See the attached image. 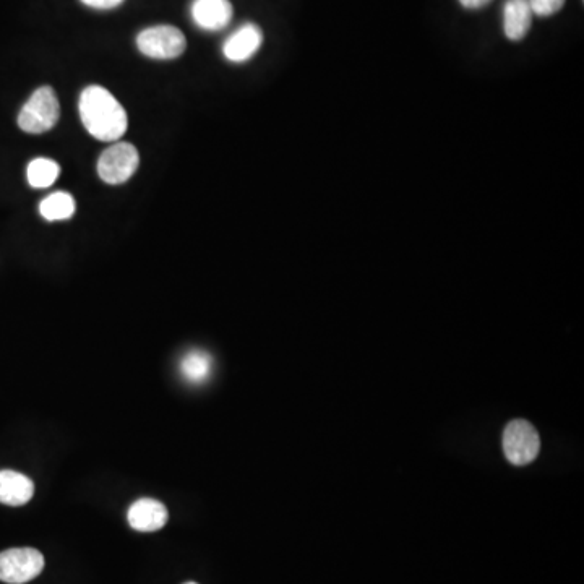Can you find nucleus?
I'll return each mask as SVG.
<instances>
[{
	"instance_id": "obj_17",
	"label": "nucleus",
	"mask_w": 584,
	"mask_h": 584,
	"mask_svg": "<svg viewBox=\"0 0 584 584\" xmlns=\"http://www.w3.org/2000/svg\"><path fill=\"white\" fill-rule=\"evenodd\" d=\"M458 2L466 10H479L484 9L492 0H458Z\"/></svg>"
},
{
	"instance_id": "obj_16",
	"label": "nucleus",
	"mask_w": 584,
	"mask_h": 584,
	"mask_svg": "<svg viewBox=\"0 0 584 584\" xmlns=\"http://www.w3.org/2000/svg\"><path fill=\"white\" fill-rule=\"evenodd\" d=\"M86 7L96 10H112L117 9L119 5L124 4L125 0H80Z\"/></svg>"
},
{
	"instance_id": "obj_10",
	"label": "nucleus",
	"mask_w": 584,
	"mask_h": 584,
	"mask_svg": "<svg viewBox=\"0 0 584 584\" xmlns=\"http://www.w3.org/2000/svg\"><path fill=\"white\" fill-rule=\"evenodd\" d=\"M35 495V484L30 477L4 469L0 471V503L9 507H22Z\"/></svg>"
},
{
	"instance_id": "obj_7",
	"label": "nucleus",
	"mask_w": 584,
	"mask_h": 584,
	"mask_svg": "<svg viewBox=\"0 0 584 584\" xmlns=\"http://www.w3.org/2000/svg\"><path fill=\"white\" fill-rule=\"evenodd\" d=\"M263 33L255 23H245L223 44V54L229 62L242 64L252 59L262 48Z\"/></svg>"
},
{
	"instance_id": "obj_11",
	"label": "nucleus",
	"mask_w": 584,
	"mask_h": 584,
	"mask_svg": "<svg viewBox=\"0 0 584 584\" xmlns=\"http://www.w3.org/2000/svg\"><path fill=\"white\" fill-rule=\"evenodd\" d=\"M533 25V12L528 0H507L503 7V33L510 41H521Z\"/></svg>"
},
{
	"instance_id": "obj_4",
	"label": "nucleus",
	"mask_w": 584,
	"mask_h": 584,
	"mask_svg": "<svg viewBox=\"0 0 584 584\" xmlns=\"http://www.w3.org/2000/svg\"><path fill=\"white\" fill-rule=\"evenodd\" d=\"M541 450V438L533 424L524 419L511 421L503 432V451L511 464L526 466L536 460Z\"/></svg>"
},
{
	"instance_id": "obj_1",
	"label": "nucleus",
	"mask_w": 584,
	"mask_h": 584,
	"mask_svg": "<svg viewBox=\"0 0 584 584\" xmlns=\"http://www.w3.org/2000/svg\"><path fill=\"white\" fill-rule=\"evenodd\" d=\"M80 117L85 129L99 142H117L127 132V112L103 86H88L80 95Z\"/></svg>"
},
{
	"instance_id": "obj_12",
	"label": "nucleus",
	"mask_w": 584,
	"mask_h": 584,
	"mask_svg": "<svg viewBox=\"0 0 584 584\" xmlns=\"http://www.w3.org/2000/svg\"><path fill=\"white\" fill-rule=\"evenodd\" d=\"M213 372V357L202 349H194L185 354L181 362V374L185 382L202 385Z\"/></svg>"
},
{
	"instance_id": "obj_15",
	"label": "nucleus",
	"mask_w": 584,
	"mask_h": 584,
	"mask_svg": "<svg viewBox=\"0 0 584 584\" xmlns=\"http://www.w3.org/2000/svg\"><path fill=\"white\" fill-rule=\"evenodd\" d=\"M567 0H528L529 9L537 17H552L563 9Z\"/></svg>"
},
{
	"instance_id": "obj_6",
	"label": "nucleus",
	"mask_w": 584,
	"mask_h": 584,
	"mask_svg": "<svg viewBox=\"0 0 584 584\" xmlns=\"http://www.w3.org/2000/svg\"><path fill=\"white\" fill-rule=\"evenodd\" d=\"M138 164L140 156L137 148L132 143L117 142L99 156L98 174L106 184H124L134 176Z\"/></svg>"
},
{
	"instance_id": "obj_13",
	"label": "nucleus",
	"mask_w": 584,
	"mask_h": 584,
	"mask_svg": "<svg viewBox=\"0 0 584 584\" xmlns=\"http://www.w3.org/2000/svg\"><path fill=\"white\" fill-rule=\"evenodd\" d=\"M61 174V166L49 158H36L28 164L26 177L28 184L35 189H48Z\"/></svg>"
},
{
	"instance_id": "obj_8",
	"label": "nucleus",
	"mask_w": 584,
	"mask_h": 584,
	"mask_svg": "<svg viewBox=\"0 0 584 584\" xmlns=\"http://www.w3.org/2000/svg\"><path fill=\"white\" fill-rule=\"evenodd\" d=\"M168 508L153 499H140L129 508V524L140 533H155L168 523Z\"/></svg>"
},
{
	"instance_id": "obj_5",
	"label": "nucleus",
	"mask_w": 584,
	"mask_h": 584,
	"mask_svg": "<svg viewBox=\"0 0 584 584\" xmlns=\"http://www.w3.org/2000/svg\"><path fill=\"white\" fill-rule=\"evenodd\" d=\"M44 570V557L33 547H18L0 554V581L25 584L35 580Z\"/></svg>"
},
{
	"instance_id": "obj_3",
	"label": "nucleus",
	"mask_w": 584,
	"mask_h": 584,
	"mask_svg": "<svg viewBox=\"0 0 584 584\" xmlns=\"http://www.w3.org/2000/svg\"><path fill=\"white\" fill-rule=\"evenodd\" d=\"M137 48L143 56L156 61H172L184 54L187 39L179 28L171 25L150 26L137 36Z\"/></svg>"
},
{
	"instance_id": "obj_14",
	"label": "nucleus",
	"mask_w": 584,
	"mask_h": 584,
	"mask_svg": "<svg viewBox=\"0 0 584 584\" xmlns=\"http://www.w3.org/2000/svg\"><path fill=\"white\" fill-rule=\"evenodd\" d=\"M39 213L48 221H64L75 213V200L67 192H56L39 203Z\"/></svg>"
},
{
	"instance_id": "obj_9",
	"label": "nucleus",
	"mask_w": 584,
	"mask_h": 584,
	"mask_svg": "<svg viewBox=\"0 0 584 584\" xmlns=\"http://www.w3.org/2000/svg\"><path fill=\"white\" fill-rule=\"evenodd\" d=\"M190 12L202 30L219 31L231 23L234 10L229 0H194Z\"/></svg>"
},
{
	"instance_id": "obj_2",
	"label": "nucleus",
	"mask_w": 584,
	"mask_h": 584,
	"mask_svg": "<svg viewBox=\"0 0 584 584\" xmlns=\"http://www.w3.org/2000/svg\"><path fill=\"white\" fill-rule=\"evenodd\" d=\"M61 106L51 86H41L18 114V125L26 134H44L59 121Z\"/></svg>"
},
{
	"instance_id": "obj_18",
	"label": "nucleus",
	"mask_w": 584,
	"mask_h": 584,
	"mask_svg": "<svg viewBox=\"0 0 584 584\" xmlns=\"http://www.w3.org/2000/svg\"><path fill=\"white\" fill-rule=\"evenodd\" d=\"M184 584H198V583H194V581H189V583H184Z\"/></svg>"
}]
</instances>
